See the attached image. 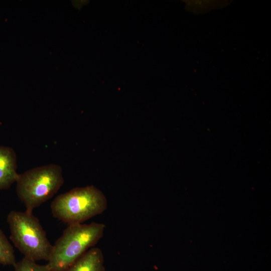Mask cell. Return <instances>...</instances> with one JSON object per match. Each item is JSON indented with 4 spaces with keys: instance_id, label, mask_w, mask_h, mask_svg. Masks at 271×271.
<instances>
[{
    "instance_id": "6da1fadb",
    "label": "cell",
    "mask_w": 271,
    "mask_h": 271,
    "mask_svg": "<svg viewBox=\"0 0 271 271\" xmlns=\"http://www.w3.org/2000/svg\"><path fill=\"white\" fill-rule=\"evenodd\" d=\"M105 225L89 224L68 225L55 241L47 264L51 271H65L103 236Z\"/></svg>"
},
{
    "instance_id": "7a4b0ae2",
    "label": "cell",
    "mask_w": 271,
    "mask_h": 271,
    "mask_svg": "<svg viewBox=\"0 0 271 271\" xmlns=\"http://www.w3.org/2000/svg\"><path fill=\"white\" fill-rule=\"evenodd\" d=\"M107 207L105 196L93 185L74 188L61 194L50 206L53 216L68 225L83 223L102 213Z\"/></svg>"
},
{
    "instance_id": "3957f363",
    "label": "cell",
    "mask_w": 271,
    "mask_h": 271,
    "mask_svg": "<svg viewBox=\"0 0 271 271\" xmlns=\"http://www.w3.org/2000/svg\"><path fill=\"white\" fill-rule=\"evenodd\" d=\"M7 220L10 238L25 257L35 261H48L53 245L39 219L32 212L13 210L8 214Z\"/></svg>"
},
{
    "instance_id": "277c9868",
    "label": "cell",
    "mask_w": 271,
    "mask_h": 271,
    "mask_svg": "<svg viewBox=\"0 0 271 271\" xmlns=\"http://www.w3.org/2000/svg\"><path fill=\"white\" fill-rule=\"evenodd\" d=\"M64 182L63 170L59 165L51 164L32 168L19 174L16 193L26 211L34 209L51 199Z\"/></svg>"
},
{
    "instance_id": "5b68a950",
    "label": "cell",
    "mask_w": 271,
    "mask_h": 271,
    "mask_svg": "<svg viewBox=\"0 0 271 271\" xmlns=\"http://www.w3.org/2000/svg\"><path fill=\"white\" fill-rule=\"evenodd\" d=\"M17 156L10 147L0 146V189H9L18 177Z\"/></svg>"
},
{
    "instance_id": "8992f818",
    "label": "cell",
    "mask_w": 271,
    "mask_h": 271,
    "mask_svg": "<svg viewBox=\"0 0 271 271\" xmlns=\"http://www.w3.org/2000/svg\"><path fill=\"white\" fill-rule=\"evenodd\" d=\"M65 271H105L104 256L98 247H92Z\"/></svg>"
},
{
    "instance_id": "52a82bcc",
    "label": "cell",
    "mask_w": 271,
    "mask_h": 271,
    "mask_svg": "<svg viewBox=\"0 0 271 271\" xmlns=\"http://www.w3.org/2000/svg\"><path fill=\"white\" fill-rule=\"evenodd\" d=\"M16 262L14 248L6 236L0 229V264L14 266Z\"/></svg>"
},
{
    "instance_id": "ba28073f",
    "label": "cell",
    "mask_w": 271,
    "mask_h": 271,
    "mask_svg": "<svg viewBox=\"0 0 271 271\" xmlns=\"http://www.w3.org/2000/svg\"><path fill=\"white\" fill-rule=\"evenodd\" d=\"M14 267V271H51L47 264H39L25 257L16 262Z\"/></svg>"
}]
</instances>
